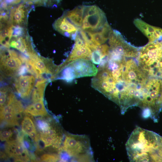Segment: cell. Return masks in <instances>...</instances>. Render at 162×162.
<instances>
[{"mask_svg":"<svg viewBox=\"0 0 162 162\" xmlns=\"http://www.w3.org/2000/svg\"><path fill=\"white\" fill-rule=\"evenodd\" d=\"M162 136L139 127L132 132L126 144L131 162H160L158 152Z\"/></svg>","mask_w":162,"mask_h":162,"instance_id":"obj_1","label":"cell"},{"mask_svg":"<svg viewBox=\"0 0 162 162\" xmlns=\"http://www.w3.org/2000/svg\"><path fill=\"white\" fill-rule=\"evenodd\" d=\"M61 150L67 159L73 161H92L93 155L88 138L85 136L68 134L66 135Z\"/></svg>","mask_w":162,"mask_h":162,"instance_id":"obj_2","label":"cell"},{"mask_svg":"<svg viewBox=\"0 0 162 162\" xmlns=\"http://www.w3.org/2000/svg\"><path fill=\"white\" fill-rule=\"evenodd\" d=\"M162 58V42L148 43L139 51V65L148 75L154 76L158 64Z\"/></svg>","mask_w":162,"mask_h":162,"instance_id":"obj_3","label":"cell"},{"mask_svg":"<svg viewBox=\"0 0 162 162\" xmlns=\"http://www.w3.org/2000/svg\"><path fill=\"white\" fill-rule=\"evenodd\" d=\"M64 67L60 78L68 82L78 78L94 76L98 71L92 63L82 59L70 62Z\"/></svg>","mask_w":162,"mask_h":162,"instance_id":"obj_4","label":"cell"},{"mask_svg":"<svg viewBox=\"0 0 162 162\" xmlns=\"http://www.w3.org/2000/svg\"><path fill=\"white\" fill-rule=\"evenodd\" d=\"M134 58L126 60L123 68L122 78L127 84H138L146 82L148 75L138 66Z\"/></svg>","mask_w":162,"mask_h":162,"instance_id":"obj_5","label":"cell"},{"mask_svg":"<svg viewBox=\"0 0 162 162\" xmlns=\"http://www.w3.org/2000/svg\"><path fill=\"white\" fill-rule=\"evenodd\" d=\"M8 54H2L1 58V70L7 75H13L19 71L22 66V61L14 50H9Z\"/></svg>","mask_w":162,"mask_h":162,"instance_id":"obj_6","label":"cell"},{"mask_svg":"<svg viewBox=\"0 0 162 162\" xmlns=\"http://www.w3.org/2000/svg\"><path fill=\"white\" fill-rule=\"evenodd\" d=\"M6 153L15 161H30L29 156L22 141L19 140L8 141L5 146Z\"/></svg>","mask_w":162,"mask_h":162,"instance_id":"obj_7","label":"cell"},{"mask_svg":"<svg viewBox=\"0 0 162 162\" xmlns=\"http://www.w3.org/2000/svg\"><path fill=\"white\" fill-rule=\"evenodd\" d=\"M107 22L105 14L101 10L94 14L84 16L81 29L86 32L98 31Z\"/></svg>","mask_w":162,"mask_h":162,"instance_id":"obj_8","label":"cell"},{"mask_svg":"<svg viewBox=\"0 0 162 162\" xmlns=\"http://www.w3.org/2000/svg\"><path fill=\"white\" fill-rule=\"evenodd\" d=\"M35 81V78L32 75H21L16 79L15 83V89L21 98H25L29 96Z\"/></svg>","mask_w":162,"mask_h":162,"instance_id":"obj_9","label":"cell"},{"mask_svg":"<svg viewBox=\"0 0 162 162\" xmlns=\"http://www.w3.org/2000/svg\"><path fill=\"white\" fill-rule=\"evenodd\" d=\"M134 23L148 38L149 43L162 39V29L150 25L139 19H135Z\"/></svg>","mask_w":162,"mask_h":162,"instance_id":"obj_10","label":"cell"},{"mask_svg":"<svg viewBox=\"0 0 162 162\" xmlns=\"http://www.w3.org/2000/svg\"><path fill=\"white\" fill-rule=\"evenodd\" d=\"M92 52L87 45H79L74 44L69 57L62 65V68L70 62L78 59H92Z\"/></svg>","mask_w":162,"mask_h":162,"instance_id":"obj_11","label":"cell"},{"mask_svg":"<svg viewBox=\"0 0 162 162\" xmlns=\"http://www.w3.org/2000/svg\"><path fill=\"white\" fill-rule=\"evenodd\" d=\"M54 29L64 36L70 38L71 35L80 29L73 24L64 14L54 23Z\"/></svg>","mask_w":162,"mask_h":162,"instance_id":"obj_12","label":"cell"},{"mask_svg":"<svg viewBox=\"0 0 162 162\" xmlns=\"http://www.w3.org/2000/svg\"><path fill=\"white\" fill-rule=\"evenodd\" d=\"M26 7L24 4H21L16 8L11 9L10 23L14 26H20L26 20L27 14Z\"/></svg>","mask_w":162,"mask_h":162,"instance_id":"obj_13","label":"cell"},{"mask_svg":"<svg viewBox=\"0 0 162 162\" xmlns=\"http://www.w3.org/2000/svg\"><path fill=\"white\" fill-rule=\"evenodd\" d=\"M64 14L73 24L81 29L83 19L82 6H78Z\"/></svg>","mask_w":162,"mask_h":162,"instance_id":"obj_14","label":"cell"},{"mask_svg":"<svg viewBox=\"0 0 162 162\" xmlns=\"http://www.w3.org/2000/svg\"><path fill=\"white\" fill-rule=\"evenodd\" d=\"M24 112L34 116H44L47 114L43 100H40L28 106Z\"/></svg>","mask_w":162,"mask_h":162,"instance_id":"obj_15","label":"cell"},{"mask_svg":"<svg viewBox=\"0 0 162 162\" xmlns=\"http://www.w3.org/2000/svg\"><path fill=\"white\" fill-rule=\"evenodd\" d=\"M9 44L10 46L19 50L25 55L28 52L30 51L28 48L26 39L22 37L14 38L13 39L10 40Z\"/></svg>","mask_w":162,"mask_h":162,"instance_id":"obj_16","label":"cell"},{"mask_svg":"<svg viewBox=\"0 0 162 162\" xmlns=\"http://www.w3.org/2000/svg\"><path fill=\"white\" fill-rule=\"evenodd\" d=\"M45 81H38L32 92V100L34 102L43 100L45 87Z\"/></svg>","mask_w":162,"mask_h":162,"instance_id":"obj_17","label":"cell"},{"mask_svg":"<svg viewBox=\"0 0 162 162\" xmlns=\"http://www.w3.org/2000/svg\"><path fill=\"white\" fill-rule=\"evenodd\" d=\"M29 56V58L33 61L36 69L39 74L50 73L44 62L34 52L32 53Z\"/></svg>","mask_w":162,"mask_h":162,"instance_id":"obj_18","label":"cell"},{"mask_svg":"<svg viewBox=\"0 0 162 162\" xmlns=\"http://www.w3.org/2000/svg\"><path fill=\"white\" fill-rule=\"evenodd\" d=\"M86 32L92 43L96 46H98L102 44L108 39L100 30L94 32Z\"/></svg>","mask_w":162,"mask_h":162,"instance_id":"obj_19","label":"cell"},{"mask_svg":"<svg viewBox=\"0 0 162 162\" xmlns=\"http://www.w3.org/2000/svg\"><path fill=\"white\" fill-rule=\"evenodd\" d=\"M21 128L22 132L28 135L32 132L36 131L32 120L27 116H25L22 121Z\"/></svg>","mask_w":162,"mask_h":162,"instance_id":"obj_20","label":"cell"},{"mask_svg":"<svg viewBox=\"0 0 162 162\" xmlns=\"http://www.w3.org/2000/svg\"><path fill=\"white\" fill-rule=\"evenodd\" d=\"M16 114L14 113H7L0 114L1 121L6 122L8 126L18 125V119L16 118Z\"/></svg>","mask_w":162,"mask_h":162,"instance_id":"obj_21","label":"cell"},{"mask_svg":"<svg viewBox=\"0 0 162 162\" xmlns=\"http://www.w3.org/2000/svg\"><path fill=\"white\" fill-rule=\"evenodd\" d=\"M36 124L40 133L46 131L52 127L50 126L49 123L40 118L38 119L37 120Z\"/></svg>","mask_w":162,"mask_h":162,"instance_id":"obj_22","label":"cell"},{"mask_svg":"<svg viewBox=\"0 0 162 162\" xmlns=\"http://www.w3.org/2000/svg\"><path fill=\"white\" fill-rule=\"evenodd\" d=\"M40 159L43 161L55 162L60 159V158L55 154H44L41 156Z\"/></svg>","mask_w":162,"mask_h":162,"instance_id":"obj_23","label":"cell"},{"mask_svg":"<svg viewBox=\"0 0 162 162\" xmlns=\"http://www.w3.org/2000/svg\"><path fill=\"white\" fill-rule=\"evenodd\" d=\"M13 135V133L11 130H4L1 131L0 140L2 141H8Z\"/></svg>","mask_w":162,"mask_h":162,"instance_id":"obj_24","label":"cell"},{"mask_svg":"<svg viewBox=\"0 0 162 162\" xmlns=\"http://www.w3.org/2000/svg\"><path fill=\"white\" fill-rule=\"evenodd\" d=\"M24 33L22 27L19 25H13V33L12 37L16 38L22 37Z\"/></svg>","mask_w":162,"mask_h":162,"instance_id":"obj_25","label":"cell"},{"mask_svg":"<svg viewBox=\"0 0 162 162\" xmlns=\"http://www.w3.org/2000/svg\"><path fill=\"white\" fill-rule=\"evenodd\" d=\"M62 0H40L39 5L48 7H56Z\"/></svg>","mask_w":162,"mask_h":162,"instance_id":"obj_26","label":"cell"},{"mask_svg":"<svg viewBox=\"0 0 162 162\" xmlns=\"http://www.w3.org/2000/svg\"><path fill=\"white\" fill-rule=\"evenodd\" d=\"M102 59L101 55L99 51L96 50L92 52L91 59L92 62L96 64H99Z\"/></svg>","mask_w":162,"mask_h":162,"instance_id":"obj_27","label":"cell"},{"mask_svg":"<svg viewBox=\"0 0 162 162\" xmlns=\"http://www.w3.org/2000/svg\"><path fill=\"white\" fill-rule=\"evenodd\" d=\"M6 93L4 90L0 91V108L3 107L6 101Z\"/></svg>","mask_w":162,"mask_h":162,"instance_id":"obj_28","label":"cell"},{"mask_svg":"<svg viewBox=\"0 0 162 162\" xmlns=\"http://www.w3.org/2000/svg\"><path fill=\"white\" fill-rule=\"evenodd\" d=\"M22 0H1L4 1L9 6L12 5L17 4L20 2Z\"/></svg>","mask_w":162,"mask_h":162,"instance_id":"obj_29","label":"cell"},{"mask_svg":"<svg viewBox=\"0 0 162 162\" xmlns=\"http://www.w3.org/2000/svg\"><path fill=\"white\" fill-rule=\"evenodd\" d=\"M158 155L159 158L160 162H162V140L158 152Z\"/></svg>","mask_w":162,"mask_h":162,"instance_id":"obj_30","label":"cell"},{"mask_svg":"<svg viewBox=\"0 0 162 162\" xmlns=\"http://www.w3.org/2000/svg\"><path fill=\"white\" fill-rule=\"evenodd\" d=\"M159 105L161 108L162 107V92L159 100Z\"/></svg>","mask_w":162,"mask_h":162,"instance_id":"obj_31","label":"cell"}]
</instances>
